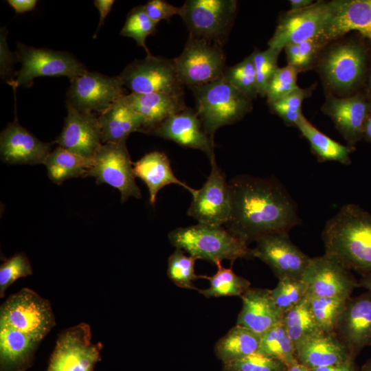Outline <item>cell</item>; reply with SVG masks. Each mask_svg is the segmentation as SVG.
Segmentation results:
<instances>
[{
    "mask_svg": "<svg viewBox=\"0 0 371 371\" xmlns=\"http://www.w3.org/2000/svg\"><path fill=\"white\" fill-rule=\"evenodd\" d=\"M230 214L225 227L249 244L301 223L297 203L274 178L239 175L229 183Z\"/></svg>",
    "mask_w": 371,
    "mask_h": 371,
    "instance_id": "cell-1",
    "label": "cell"
},
{
    "mask_svg": "<svg viewBox=\"0 0 371 371\" xmlns=\"http://www.w3.org/2000/svg\"><path fill=\"white\" fill-rule=\"evenodd\" d=\"M325 254L347 269L371 271V214L348 203L326 223L322 234Z\"/></svg>",
    "mask_w": 371,
    "mask_h": 371,
    "instance_id": "cell-2",
    "label": "cell"
},
{
    "mask_svg": "<svg viewBox=\"0 0 371 371\" xmlns=\"http://www.w3.org/2000/svg\"><path fill=\"white\" fill-rule=\"evenodd\" d=\"M171 244L196 259L215 265L223 260L253 258L248 244L222 226L197 224L179 227L168 234Z\"/></svg>",
    "mask_w": 371,
    "mask_h": 371,
    "instance_id": "cell-3",
    "label": "cell"
},
{
    "mask_svg": "<svg viewBox=\"0 0 371 371\" xmlns=\"http://www.w3.org/2000/svg\"><path fill=\"white\" fill-rule=\"evenodd\" d=\"M366 58L364 47L355 41L339 38L326 45L316 63L327 93L342 97L357 88L365 76Z\"/></svg>",
    "mask_w": 371,
    "mask_h": 371,
    "instance_id": "cell-4",
    "label": "cell"
},
{
    "mask_svg": "<svg viewBox=\"0 0 371 371\" xmlns=\"http://www.w3.org/2000/svg\"><path fill=\"white\" fill-rule=\"evenodd\" d=\"M196 112L204 131L214 139L220 127L232 124L243 118L253 109L252 100L243 94L223 77L192 88Z\"/></svg>",
    "mask_w": 371,
    "mask_h": 371,
    "instance_id": "cell-5",
    "label": "cell"
},
{
    "mask_svg": "<svg viewBox=\"0 0 371 371\" xmlns=\"http://www.w3.org/2000/svg\"><path fill=\"white\" fill-rule=\"evenodd\" d=\"M0 323L13 327L39 343L56 324L50 302L28 288L11 295L1 304Z\"/></svg>",
    "mask_w": 371,
    "mask_h": 371,
    "instance_id": "cell-6",
    "label": "cell"
},
{
    "mask_svg": "<svg viewBox=\"0 0 371 371\" xmlns=\"http://www.w3.org/2000/svg\"><path fill=\"white\" fill-rule=\"evenodd\" d=\"M179 15L190 36L223 47L237 10L235 0H188Z\"/></svg>",
    "mask_w": 371,
    "mask_h": 371,
    "instance_id": "cell-7",
    "label": "cell"
},
{
    "mask_svg": "<svg viewBox=\"0 0 371 371\" xmlns=\"http://www.w3.org/2000/svg\"><path fill=\"white\" fill-rule=\"evenodd\" d=\"M21 67L15 80L8 83L16 90L30 85L40 76H66L72 80L87 71L85 66L68 52L37 48L17 43L15 52Z\"/></svg>",
    "mask_w": 371,
    "mask_h": 371,
    "instance_id": "cell-8",
    "label": "cell"
},
{
    "mask_svg": "<svg viewBox=\"0 0 371 371\" xmlns=\"http://www.w3.org/2000/svg\"><path fill=\"white\" fill-rule=\"evenodd\" d=\"M173 59L181 84L191 89L221 78L226 69L222 47L190 35L181 54Z\"/></svg>",
    "mask_w": 371,
    "mask_h": 371,
    "instance_id": "cell-9",
    "label": "cell"
},
{
    "mask_svg": "<svg viewBox=\"0 0 371 371\" xmlns=\"http://www.w3.org/2000/svg\"><path fill=\"white\" fill-rule=\"evenodd\" d=\"M118 76L131 93H163L183 97V85L178 77L174 59L146 56L129 63Z\"/></svg>",
    "mask_w": 371,
    "mask_h": 371,
    "instance_id": "cell-10",
    "label": "cell"
},
{
    "mask_svg": "<svg viewBox=\"0 0 371 371\" xmlns=\"http://www.w3.org/2000/svg\"><path fill=\"white\" fill-rule=\"evenodd\" d=\"M87 176L95 177L98 184L106 183L117 189L122 202L131 196L142 197L126 140L102 144L92 158Z\"/></svg>",
    "mask_w": 371,
    "mask_h": 371,
    "instance_id": "cell-11",
    "label": "cell"
},
{
    "mask_svg": "<svg viewBox=\"0 0 371 371\" xmlns=\"http://www.w3.org/2000/svg\"><path fill=\"white\" fill-rule=\"evenodd\" d=\"M101 342H91L89 324L80 323L63 331L56 341L47 371H93L99 361Z\"/></svg>",
    "mask_w": 371,
    "mask_h": 371,
    "instance_id": "cell-12",
    "label": "cell"
},
{
    "mask_svg": "<svg viewBox=\"0 0 371 371\" xmlns=\"http://www.w3.org/2000/svg\"><path fill=\"white\" fill-rule=\"evenodd\" d=\"M125 90L118 76L87 71L70 80L67 103L80 111L101 114L126 95Z\"/></svg>",
    "mask_w": 371,
    "mask_h": 371,
    "instance_id": "cell-13",
    "label": "cell"
},
{
    "mask_svg": "<svg viewBox=\"0 0 371 371\" xmlns=\"http://www.w3.org/2000/svg\"><path fill=\"white\" fill-rule=\"evenodd\" d=\"M255 242L253 258L267 264L279 280L302 278L311 258L293 243L289 233L267 234Z\"/></svg>",
    "mask_w": 371,
    "mask_h": 371,
    "instance_id": "cell-14",
    "label": "cell"
},
{
    "mask_svg": "<svg viewBox=\"0 0 371 371\" xmlns=\"http://www.w3.org/2000/svg\"><path fill=\"white\" fill-rule=\"evenodd\" d=\"M328 16V1H324L303 9L289 10L279 19L269 47L282 51L289 45L300 44L322 34Z\"/></svg>",
    "mask_w": 371,
    "mask_h": 371,
    "instance_id": "cell-15",
    "label": "cell"
},
{
    "mask_svg": "<svg viewBox=\"0 0 371 371\" xmlns=\"http://www.w3.org/2000/svg\"><path fill=\"white\" fill-rule=\"evenodd\" d=\"M309 295L349 299L358 281L339 262L324 254L311 258L302 278Z\"/></svg>",
    "mask_w": 371,
    "mask_h": 371,
    "instance_id": "cell-16",
    "label": "cell"
},
{
    "mask_svg": "<svg viewBox=\"0 0 371 371\" xmlns=\"http://www.w3.org/2000/svg\"><path fill=\"white\" fill-rule=\"evenodd\" d=\"M210 164V174L202 188L192 194L188 214L200 224L222 226L230 214L229 183L216 160Z\"/></svg>",
    "mask_w": 371,
    "mask_h": 371,
    "instance_id": "cell-17",
    "label": "cell"
},
{
    "mask_svg": "<svg viewBox=\"0 0 371 371\" xmlns=\"http://www.w3.org/2000/svg\"><path fill=\"white\" fill-rule=\"evenodd\" d=\"M334 334L353 359L371 345L370 292L348 300Z\"/></svg>",
    "mask_w": 371,
    "mask_h": 371,
    "instance_id": "cell-18",
    "label": "cell"
},
{
    "mask_svg": "<svg viewBox=\"0 0 371 371\" xmlns=\"http://www.w3.org/2000/svg\"><path fill=\"white\" fill-rule=\"evenodd\" d=\"M67 110L63 130L54 143L83 157L92 159L102 144L98 117L93 113L80 111L68 103Z\"/></svg>",
    "mask_w": 371,
    "mask_h": 371,
    "instance_id": "cell-19",
    "label": "cell"
},
{
    "mask_svg": "<svg viewBox=\"0 0 371 371\" xmlns=\"http://www.w3.org/2000/svg\"><path fill=\"white\" fill-rule=\"evenodd\" d=\"M186 147L203 151L210 163L215 159L214 139L203 130L196 111L187 107L147 133Z\"/></svg>",
    "mask_w": 371,
    "mask_h": 371,
    "instance_id": "cell-20",
    "label": "cell"
},
{
    "mask_svg": "<svg viewBox=\"0 0 371 371\" xmlns=\"http://www.w3.org/2000/svg\"><path fill=\"white\" fill-rule=\"evenodd\" d=\"M329 16L322 36L329 43L350 32L371 41V0L328 1Z\"/></svg>",
    "mask_w": 371,
    "mask_h": 371,
    "instance_id": "cell-21",
    "label": "cell"
},
{
    "mask_svg": "<svg viewBox=\"0 0 371 371\" xmlns=\"http://www.w3.org/2000/svg\"><path fill=\"white\" fill-rule=\"evenodd\" d=\"M322 112L333 120L335 128L348 144L355 146L363 137L366 120L371 110L361 95L337 97L326 93Z\"/></svg>",
    "mask_w": 371,
    "mask_h": 371,
    "instance_id": "cell-22",
    "label": "cell"
},
{
    "mask_svg": "<svg viewBox=\"0 0 371 371\" xmlns=\"http://www.w3.org/2000/svg\"><path fill=\"white\" fill-rule=\"evenodd\" d=\"M51 152V144L43 142L23 127L15 119L1 132L0 155L8 164H44Z\"/></svg>",
    "mask_w": 371,
    "mask_h": 371,
    "instance_id": "cell-23",
    "label": "cell"
},
{
    "mask_svg": "<svg viewBox=\"0 0 371 371\" xmlns=\"http://www.w3.org/2000/svg\"><path fill=\"white\" fill-rule=\"evenodd\" d=\"M240 297L243 305L237 325L262 336L281 322L282 317L271 297V289L250 287Z\"/></svg>",
    "mask_w": 371,
    "mask_h": 371,
    "instance_id": "cell-24",
    "label": "cell"
},
{
    "mask_svg": "<svg viewBox=\"0 0 371 371\" xmlns=\"http://www.w3.org/2000/svg\"><path fill=\"white\" fill-rule=\"evenodd\" d=\"M295 356L298 363L311 370L353 359L333 333L323 332L297 345Z\"/></svg>",
    "mask_w": 371,
    "mask_h": 371,
    "instance_id": "cell-25",
    "label": "cell"
},
{
    "mask_svg": "<svg viewBox=\"0 0 371 371\" xmlns=\"http://www.w3.org/2000/svg\"><path fill=\"white\" fill-rule=\"evenodd\" d=\"M124 99L144 118L145 126L142 132L144 133L188 107L183 97L163 93H131L125 95Z\"/></svg>",
    "mask_w": 371,
    "mask_h": 371,
    "instance_id": "cell-26",
    "label": "cell"
},
{
    "mask_svg": "<svg viewBox=\"0 0 371 371\" xmlns=\"http://www.w3.org/2000/svg\"><path fill=\"white\" fill-rule=\"evenodd\" d=\"M133 171L135 177L140 178L147 186L152 205H155L158 192L168 185L174 183L180 186L192 195L196 190L175 175L168 157L159 151L148 153L133 163Z\"/></svg>",
    "mask_w": 371,
    "mask_h": 371,
    "instance_id": "cell-27",
    "label": "cell"
},
{
    "mask_svg": "<svg viewBox=\"0 0 371 371\" xmlns=\"http://www.w3.org/2000/svg\"><path fill=\"white\" fill-rule=\"evenodd\" d=\"M40 343L13 327L0 323V371L30 368Z\"/></svg>",
    "mask_w": 371,
    "mask_h": 371,
    "instance_id": "cell-28",
    "label": "cell"
},
{
    "mask_svg": "<svg viewBox=\"0 0 371 371\" xmlns=\"http://www.w3.org/2000/svg\"><path fill=\"white\" fill-rule=\"evenodd\" d=\"M124 96L98 117L102 144L126 140L131 133L142 132L144 128V118L124 100Z\"/></svg>",
    "mask_w": 371,
    "mask_h": 371,
    "instance_id": "cell-29",
    "label": "cell"
},
{
    "mask_svg": "<svg viewBox=\"0 0 371 371\" xmlns=\"http://www.w3.org/2000/svg\"><path fill=\"white\" fill-rule=\"evenodd\" d=\"M295 126L308 141L312 153L318 160L337 161L344 165L351 164L350 154L355 150V146L343 145L319 131L302 115Z\"/></svg>",
    "mask_w": 371,
    "mask_h": 371,
    "instance_id": "cell-30",
    "label": "cell"
},
{
    "mask_svg": "<svg viewBox=\"0 0 371 371\" xmlns=\"http://www.w3.org/2000/svg\"><path fill=\"white\" fill-rule=\"evenodd\" d=\"M92 159H87L57 146L50 152L44 164L49 179L60 185L67 179L87 177Z\"/></svg>",
    "mask_w": 371,
    "mask_h": 371,
    "instance_id": "cell-31",
    "label": "cell"
},
{
    "mask_svg": "<svg viewBox=\"0 0 371 371\" xmlns=\"http://www.w3.org/2000/svg\"><path fill=\"white\" fill-rule=\"evenodd\" d=\"M261 336L236 325L216 344L218 356L226 363L243 359L259 350Z\"/></svg>",
    "mask_w": 371,
    "mask_h": 371,
    "instance_id": "cell-32",
    "label": "cell"
},
{
    "mask_svg": "<svg viewBox=\"0 0 371 371\" xmlns=\"http://www.w3.org/2000/svg\"><path fill=\"white\" fill-rule=\"evenodd\" d=\"M258 352L281 361L287 368L297 362L295 345L281 322L261 336Z\"/></svg>",
    "mask_w": 371,
    "mask_h": 371,
    "instance_id": "cell-33",
    "label": "cell"
},
{
    "mask_svg": "<svg viewBox=\"0 0 371 371\" xmlns=\"http://www.w3.org/2000/svg\"><path fill=\"white\" fill-rule=\"evenodd\" d=\"M281 322L295 348L307 339L321 333L309 310L306 298L285 313Z\"/></svg>",
    "mask_w": 371,
    "mask_h": 371,
    "instance_id": "cell-34",
    "label": "cell"
},
{
    "mask_svg": "<svg viewBox=\"0 0 371 371\" xmlns=\"http://www.w3.org/2000/svg\"><path fill=\"white\" fill-rule=\"evenodd\" d=\"M216 265L218 269L214 276H204L209 280L210 286L199 290L205 297L241 296L250 288L251 283L247 279L236 275L231 269L225 268L221 263Z\"/></svg>",
    "mask_w": 371,
    "mask_h": 371,
    "instance_id": "cell-35",
    "label": "cell"
},
{
    "mask_svg": "<svg viewBox=\"0 0 371 371\" xmlns=\"http://www.w3.org/2000/svg\"><path fill=\"white\" fill-rule=\"evenodd\" d=\"M348 300L307 295L309 310L321 332L334 333Z\"/></svg>",
    "mask_w": 371,
    "mask_h": 371,
    "instance_id": "cell-36",
    "label": "cell"
},
{
    "mask_svg": "<svg viewBox=\"0 0 371 371\" xmlns=\"http://www.w3.org/2000/svg\"><path fill=\"white\" fill-rule=\"evenodd\" d=\"M307 294V286L302 279L280 280L271 290V299L282 317L288 311L303 302Z\"/></svg>",
    "mask_w": 371,
    "mask_h": 371,
    "instance_id": "cell-37",
    "label": "cell"
},
{
    "mask_svg": "<svg viewBox=\"0 0 371 371\" xmlns=\"http://www.w3.org/2000/svg\"><path fill=\"white\" fill-rule=\"evenodd\" d=\"M223 78L253 100L258 95L256 70L251 54L241 62L225 69Z\"/></svg>",
    "mask_w": 371,
    "mask_h": 371,
    "instance_id": "cell-38",
    "label": "cell"
},
{
    "mask_svg": "<svg viewBox=\"0 0 371 371\" xmlns=\"http://www.w3.org/2000/svg\"><path fill=\"white\" fill-rule=\"evenodd\" d=\"M157 23L153 21L144 5L133 8L128 14L125 23L121 30V34L133 38L137 44L142 47L147 56L152 55L146 44V38L154 34Z\"/></svg>",
    "mask_w": 371,
    "mask_h": 371,
    "instance_id": "cell-39",
    "label": "cell"
},
{
    "mask_svg": "<svg viewBox=\"0 0 371 371\" xmlns=\"http://www.w3.org/2000/svg\"><path fill=\"white\" fill-rule=\"evenodd\" d=\"M196 258L187 256L183 251L176 249L168 260V276L178 286L183 289H196L193 281L203 278L194 272V264Z\"/></svg>",
    "mask_w": 371,
    "mask_h": 371,
    "instance_id": "cell-40",
    "label": "cell"
},
{
    "mask_svg": "<svg viewBox=\"0 0 371 371\" xmlns=\"http://www.w3.org/2000/svg\"><path fill=\"white\" fill-rule=\"evenodd\" d=\"M313 87L306 89L297 88L288 95L269 104L270 109L283 120L286 125L295 126L300 117L303 115L302 102L306 98L311 95Z\"/></svg>",
    "mask_w": 371,
    "mask_h": 371,
    "instance_id": "cell-41",
    "label": "cell"
},
{
    "mask_svg": "<svg viewBox=\"0 0 371 371\" xmlns=\"http://www.w3.org/2000/svg\"><path fill=\"white\" fill-rule=\"evenodd\" d=\"M281 51L268 47L260 51L256 49L252 53L256 74L258 95L266 97L269 82L278 69V58Z\"/></svg>",
    "mask_w": 371,
    "mask_h": 371,
    "instance_id": "cell-42",
    "label": "cell"
},
{
    "mask_svg": "<svg viewBox=\"0 0 371 371\" xmlns=\"http://www.w3.org/2000/svg\"><path fill=\"white\" fill-rule=\"evenodd\" d=\"M300 72L301 71L298 68L288 65L278 68L267 89L266 97L269 104L299 88L297 78Z\"/></svg>",
    "mask_w": 371,
    "mask_h": 371,
    "instance_id": "cell-43",
    "label": "cell"
},
{
    "mask_svg": "<svg viewBox=\"0 0 371 371\" xmlns=\"http://www.w3.org/2000/svg\"><path fill=\"white\" fill-rule=\"evenodd\" d=\"M32 273L30 262L23 253L16 254L2 263L0 267V297H4L6 289L17 279Z\"/></svg>",
    "mask_w": 371,
    "mask_h": 371,
    "instance_id": "cell-44",
    "label": "cell"
},
{
    "mask_svg": "<svg viewBox=\"0 0 371 371\" xmlns=\"http://www.w3.org/2000/svg\"><path fill=\"white\" fill-rule=\"evenodd\" d=\"M226 364L233 371H286L288 368L281 361L258 352Z\"/></svg>",
    "mask_w": 371,
    "mask_h": 371,
    "instance_id": "cell-45",
    "label": "cell"
},
{
    "mask_svg": "<svg viewBox=\"0 0 371 371\" xmlns=\"http://www.w3.org/2000/svg\"><path fill=\"white\" fill-rule=\"evenodd\" d=\"M328 44L321 34L298 44L302 71L311 68L316 63L320 52Z\"/></svg>",
    "mask_w": 371,
    "mask_h": 371,
    "instance_id": "cell-46",
    "label": "cell"
},
{
    "mask_svg": "<svg viewBox=\"0 0 371 371\" xmlns=\"http://www.w3.org/2000/svg\"><path fill=\"white\" fill-rule=\"evenodd\" d=\"M8 30L1 27L0 31V76L2 80H11L12 69L15 61H17L15 53L12 52L6 41Z\"/></svg>",
    "mask_w": 371,
    "mask_h": 371,
    "instance_id": "cell-47",
    "label": "cell"
},
{
    "mask_svg": "<svg viewBox=\"0 0 371 371\" xmlns=\"http://www.w3.org/2000/svg\"><path fill=\"white\" fill-rule=\"evenodd\" d=\"M144 6L150 18L157 23L161 20L169 21L172 16L179 14L180 10L163 0H150Z\"/></svg>",
    "mask_w": 371,
    "mask_h": 371,
    "instance_id": "cell-48",
    "label": "cell"
},
{
    "mask_svg": "<svg viewBox=\"0 0 371 371\" xmlns=\"http://www.w3.org/2000/svg\"><path fill=\"white\" fill-rule=\"evenodd\" d=\"M113 0H95L94 5L98 8L100 12V20L98 28L95 31L93 38H95L98 32L100 27L103 25L104 21L109 12L111 10V8L114 3Z\"/></svg>",
    "mask_w": 371,
    "mask_h": 371,
    "instance_id": "cell-49",
    "label": "cell"
},
{
    "mask_svg": "<svg viewBox=\"0 0 371 371\" xmlns=\"http://www.w3.org/2000/svg\"><path fill=\"white\" fill-rule=\"evenodd\" d=\"M311 371H359L355 359L343 363L312 369Z\"/></svg>",
    "mask_w": 371,
    "mask_h": 371,
    "instance_id": "cell-50",
    "label": "cell"
},
{
    "mask_svg": "<svg viewBox=\"0 0 371 371\" xmlns=\"http://www.w3.org/2000/svg\"><path fill=\"white\" fill-rule=\"evenodd\" d=\"M284 49L286 52L287 65L295 67L301 71V60L298 44L289 45Z\"/></svg>",
    "mask_w": 371,
    "mask_h": 371,
    "instance_id": "cell-51",
    "label": "cell"
},
{
    "mask_svg": "<svg viewBox=\"0 0 371 371\" xmlns=\"http://www.w3.org/2000/svg\"><path fill=\"white\" fill-rule=\"evenodd\" d=\"M7 2L17 14L33 10L37 3L36 0H8Z\"/></svg>",
    "mask_w": 371,
    "mask_h": 371,
    "instance_id": "cell-52",
    "label": "cell"
},
{
    "mask_svg": "<svg viewBox=\"0 0 371 371\" xmlns=\"http://www.w3.org/2000/svg\"><path fill=\"white\" fill-rule=\"evenodd\" d=\"M361 276L358 281L359 286H361L371 293V271L363 273Z\"/></svg>",
    "mask_w": 371,
    "mask_h": 371,
    "instance_id": "cell-53",
    "label": "cell"
},
{
    "mask_svg": "<svg viewBox=\"0 0 371 371\" xmlns=\"http://www.w3.org/2000/svg\"><path fill=\"white\" fill-rule=\"evenodd\" d=\"M291 10H297L305 8L313 3L312 0H291L289 1Z\"/></svg>",
    "mask_w": 371,
    "mask_h": 371,
    "instance_id": "cell-54",
    "label": "cell"
},
{
    "mask_svg": "<svg viewBox=\"0 0 371 371\" xmlns=\"http://www.w3.org/2000/svg\"><path fill=\"white\" fill-rule=\"evenodd\" d=\"M363 137L368 142L371 143V110L366 120L363 131Z\"/></svg>",
    "mask_w": 371,
    "mask_h": 371,
    "instance_id": "cell-55",
    "label": "cell"
},
{
    "mask_svg": "<svg viewBox=\"0 0 371 371\" xmlns=\"http://www.w3.org/2000/svg\"><path fill=\"white\" fill-rule=\"evenodd\" d=\"M286 371H311V370L297 361L289 366Z\"/></svg>",
    "mask_w": 371,
    "mask_h": 371,
    "instance_id": "cell-56",
    "label": "cell"
},
{
    "mask_svg": "<svg viewBox=\"0 0 371 371\" xmlns=\"http://www.w3.org/2000/svg\"><path fill=\"white\" fill-rule=\"evenodd\" d=\"M359 371H371V358L362 366Z\"/></svg>",
    "mask_w": 371,
    "mask_h": 371,
    "instance_id": "cell-57",
    "label": "cell"
},
{
    "mask_svg": "<svg viewBox=\"0 0 371 371\" xmlns=\"http://www.w3.org/2000/svg\"><path fill=\"white\" fill-rule=\"evenodd\" d=\"M368 94L369 95V97L371 98V65H370V75H369V79H368Z\"/></svg>",
    "mask_w": 371,
    "mask_h": 371,
    "instance_id": "cell-58",
    "label": "cell"
},
{
    "mask_svg": "<svg viewBox=\"0 0 371 371\" xmlns=\"http://www.w3.org/2000/svg\"><path fill=\"white\" fill-rule=\"evenodd\" d=\"M229 371H233V370H229Z\"/></svg>",
    "mask_w": 371,
    "mask_h": 371,
    "instance_id": "cell-59",
    "label": "cell"
}]
</instances>
